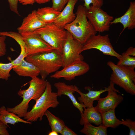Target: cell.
Listing matches in <instances>:
<instances>
[{
	"label": "cell",
	"instance_id": "obj_1",
	"mask_svg": "<svg viewBox=\"0 0 135 135\" xmlns=\"http://www.w3.org/2000/svg\"><path fill=\"white\" fill-rule=\"evenodd\" d=\"M47 81L37 77L32 78L29 86L26 89L20 90L18 94L22 98V102L12 108H7L6 110L13 112L20 118L24 117L28 112L29 103L30 100L36 101L44 93Z\"/></svg>",
	"mask_w": 135,
	"mask_h": 135
},
{
	"label": "cell",
	"instance_id": "obj_2",
	"mask_svg": "<svg viewBox=\"0 0 135 135\" xmlns=\"http://www.w3.org/2000/svg\"><path fill=\"white\" fill-rule=\"evenodd\" d=\"M87 10L83 6H78L74 20L63 27L82 44L91 36L96 35L97 32L90 22L87 20Z\"/></svg>",
	"mask_w": 135,
	"mask_h": 135
},
{
	"label": "cell",
	"instance_id": "obj_3",
	"mask_svg": "<svg viewBox=\"0 0 135 135\" xmlns=\"http://www.w3.org/2000/svg\"><path fill=\"white\" fill-rule=\"evenodd\" d=\"M24 59L38 68L41 78L44 80L50 74L58 71L63 65L61 54L56 50L27 56Z\"/></svg>",
	"mask_w": 135,
	"mask_h": 135
},
{
	"label": "cell",
	"instance_id": "obj_4",
	"mask_svg": "<svg viewBox=\"0 0 135 135\" xmlns=\"http://www.w3.org/2000/svg\"><path fill=\"white\" fill-rule=\"evenodd\" d=\"M58 97L56 92H52V86L47 81L44 93L36 101L35 104L30 110L28 112L24 119L32 122L37 121L38 119L42 121L45 112L48 108H55L59 104Z\"/></svg>",
	"mask_w": 135,
	"mask_h": 135
},
{
	"label": "cell",
	"instance_id": "obj_5",
	"mask_svg": "<svg viewBox=\"0 0 135 135\" xmlns=\"http://www.w3.org/2000/svg\"><path fill=\"white\" fill-rule=\"evenodd\" d=\"M107 64L113 71L110 78V81L123 88L128 93L134 95V68L118 66L111 61L108 62Z\"/></svg>",
	"mask_w": 135,
	"mask_h": 135
},
{
	"label": "cell",
	"instance_id": "obj_6",
	"mask_svg": "<svg viewBox=\"0 0 135 135\" xmlns=\"http://www.w3.org/2000/svg\"><path fill=\"white\" fill-rule=\"evenodd\" d=\"M34 32L39 34L42 38L55 50L62 54L67 31L54 23L46 24Z\"/></svg>",
	"mask_w": 135,
	"mask_h": 135
},
{
	"label": "cell",
	"instance_id": "obj_7",
	"mask_svg": "<svg viewBox=\"0 0 135 135\" xmlns=\"http://www.w3.org/2000/svg\"><path fill=\"white\" fill-rule=\"evenodd\" d=\"M83 45L67 31L66 38L63 46L61 54L63 68L76 60H83L84 57L80 54Z\"/></svg>",
	"mask_w": 135,
	"mask_h": 135
},
{
	"label": "cell",
	"instance_id": "obj_8",
	"mask_svg": "<svg viewBox=\"0 0 135 135\" xmlns=\"http://www.w3.org/2000/svg\"><path fill=\"white\" fill-rule=\"evenodd\" d=\"M92 49L98 50L104 54L114 56L118 60L121 56L114 50L108 34L103 36L99 34L91 36L83 44L80 52Z\"/></svg>",
	"mask_w": 135,
	"mask_h": 135
},
{
	"label": "cell",
	"instance_id": "obj_9",
	"mask_svg": "<svg viewBox=\"0 0 135 135\" xmlns=\"http://www.w3.org/2000/svg\"><path fill=\"white\" fill-rule=\"evenodd\" d=\"M86 16L95 30L99 32L108 31L113 17L108 14L101 8L90 6L87 10Z\"/></svg>",
	"mask_w": 135,
	"mask_h": 135
},
{
	"label": "cell",
	"instance_id": "obj_10",
	"mask_svg": "<svg viewBox=\"0 0 135 135\" xmlns=\"http://www.w3.org/2000/svg\"><path fill=\"white\" fill-rule=\"evenodd\" d=\"M61 70H58L50 76L56 79L63 78L67 80H74L77 76L83 75L89 70V65L82 60H78L63 68Z\"/></svg>",
	"mask_w": 135,
	"mask_h": 135
},
{
	"label": "cell",
	"instance_id": "obj_11",
	"mask_svg": "<svg viewBox=\"0 0 135 135\" xmlns=\"http://www.w3.org/2000/svg\"><path fill=\"white\" fill-rule=\"evenodd\" d=\"M21 34L26 45L27 56L50 52L55 50L38 34L33 32Z\"/></svg>",
	"mask_w": 135,
	"mask_h": 135
},
{
	"label": "cell",
	"instance_id": "obj_12",
	"mask_svg": "<svg viewBox=\"0 0 135 135\" xmlns=\"http://www.w3.org/2000/svg\"><path fill=\"white\" fill-rule=\"evenodd\" d=\"M108 95L104 98H100L98 100L97 105L94 107L95 110L100 113L115 109L123 101L124 98L117 92L120 93L115 88L109 90Z\"/></svg>",
	"mask_w": 135,
	"mask_h": 135
},
{
	"label": "cell",
	"instance_id": "obj_13",
	"mask_svg": "<svg viewBox=\"0 0 135 135\" xmlns=\"http://www.w3.org/2000/svg\"><path fill=\"white\" fill-rule=\"evenodd\" d=\"M114 84L110 81V85L107 87H105L104 89H101L98 90H91L90 88L88 86L86 87V89L88 90L86 93L82 92L76 86L75 91L80 94V96L78 98V99L80 103L82 104L84 108L93 106V104L94 100H98L100 98V96L102 93L108 91L109 90L114 89Z\"/></svg>",
	"mask_w": 135,
	"mask_h": 135
},
{
	"label": "cell",
	"instance_id": "obj_14",
	"mask_svg": "<svg viewBox=\"0 0 135 135\" xmlns=\"http://www.w3.org/2000/svg\"><path fill=\"white\" fill-rule=\"evenodd\" d=\"M46 24L38 16L36 10H34L23 19L21 25L17 30L21 34L32 32Z\"/></svg>",
	"mask_w": 135,
	"mask_h": 135
},
{
	"label": "cell",
	"instance_id": "obj_15",
	"mask_svg": "<svg viewBox=\"0 0 135 135\" xmlns=\"http://www.w3.org/2000/svg\"><path fill=\"white\" fill-rule=\"evenodd\" d=\"M78 0H68L66 6L61 12L54 23L62 28L66 24L72 22L76 17V13H74V6Z\"/></svg>",
	"mask_w": 135,
	"mask_h": 135
},
{
	"label": "cell",
	"instance_id": "obj_16",
	"mask_svg": "<svg viewBox=\"0 0 135 135\" xmlns=\"http://www.w3.org/2000/svg\"><path fill=\"white\" fill-rule=\"evenodd\" d=\"M54 85L57 90L58 96H61L63 95L68 96L74 106L78 110L80 114H82L84 110V106L78 102L73 94L76 92L75 85H68L64 82H56Z\"/></svg>",
	"mask_w": 135,
	"mask_h": 135
},
{
	"label": "cell",
	"instance_id": "obj_17",
	"mask_svg": "<svg viewBox=\"0 0 135 135\" xmlns=\"http://www.w3.org/2000/svg\"><path fill=\"white\" fill-rule=\"evenodd\" d=\"M120 23L123 26V28L120 34L126 28L132 30L135 28V2H131L129 7L124 14L121 17L116 18L110 23Z\"/></svg>",
	"mask_w": 135,
	"mask_h": 135
},
{
	"label": "cell",
	"instance_id": "obj_18",
	"mask_svg": "<svg viewBox=\"0 0 135 135\" xmlns=\"http://www.w3.org/2000/svg\"><path fill=\"white\" fill-rule=\"evenodd\" d=\"M12 69L20 76L30 77L32 78L37 77L40 74L38 69L35 66L24 59L18 66Z\"/></svg>",
	"mask_w": 135,
	"mask_h": 135
},
{
	"label": "cell",
	"instance_id": "obj_19",
	"mask_svg": "<svg viewBox=\"0 0 135 135\" xmlns=\"http://www.w3.org/2000/svg\"><path fill=\"white\" fill-rule=\"evenodd\" d=\"M83 113L80 114V123L83 125L86 122L94 124L98 126L102 124V117L100 112L96 111L94 106L84 108Z\"/></svg>",
	"mask_w": 135,
	"mask_h": 135
},
{
	"label": "cell",
	"instance_id": "obj_20",
	"mask_svg": "<svg viewBox=\"0 0 135 135\" xmlns=\"http://www.w3.org/2000/svg\"><path fill=\"white\" fill-rule=\"evenodd\" d=\"M61 12L50 7L39 8L36 10L38 16L46 24L54 23Z\"/></svg>",
	"mask_w": 135,
	"mask_h": 135
},
{
	"label": "cell",
	"instance_id": "obj_21",
	"mask_svg": "<svg viewBox=\"0 0 135 135\" xmlns=\"http://www.w3.org/2000/svg\"><path fill=\"white\" fill-rule=\"evenodd\" d=\"M0 121L8 125V124L14 125L18 122L32 124V122L22 119L16 114L8 111L4 106L0 108Z\"/></svg>",
	"mask_w": 135,
	"mask_h": 135
},
{
	"label": "cell",
	"instance_id": "obj_22",
	"mask_svg": "<svg viewBox=\"0 0 135 135\" xmlns=\"http://www.w3.org/2000/svg\"><path fill=\"white\" fill-rule=\"evenodd\" d=\"M115 109L100 113L102 119V125L108 128H115L122 124V121L117 119L115 112Z\"/></svg>",
	"mask_w": 135,
	"mask_h": 135
},
{
	"label": "cell",
	"instance_id": "obj_23",
	"mask_svg": "<svg viewBox=\"0 0 135 135\" xmlns=\"http://www.w3.org/2000/svg\"><path fill=\"white\" fill-rule=\"evenodd\" d=\"M44 115L46 116L48 119L52 131L60 133L63 128L66 126L64 122L48 110L45 112Z\"/></svg>",
	"mask_w": 135,
	"mask_h": 135
},
{
	"label": "cell",
	"instance_id": "obj_24",
	"mask_svg": "<svg viewBox=\"0 0 135 135\" xmlns=\"http://www.w3.org/2000/svg\"><path fill=\"white\" fill-rule=\"evenodd\" d=\"M80 132L86 135H106L107 128L102 124L97 126H94L90 123L86 122Z\"/></svg>",
	"mask_w": 135,
	"mask_h": 135
},
{
	"label": "cell",
	"instance_id": "obj_25",
	"mask_svg": "<svg viewBox=\"0 0 135 135\" xmlns=\"http://www.w3.org/2000/svg\"><path fill=\"white\" fill-rule=\"evenodd\" d=\"M0 34L1 36H8L14 39L20 46L21 50H25L27 53L26 45L21 34L12 31H4L0 32Z\"/></svg>",
	"mask_w": 135,
	"mask_h": 135
},
{
	"label": "cell",
	"instance_id": "obj_26",
	"mask_svg": "<svg viewBox=\"0 0 135 135\" xmlns=\"http://www.w3.org/2000/svg\"><path fill=\"white\" fill-rule=\"evenodd\" d=\"M116 65L135 68V57L129 56L124 52L122 53Z\"/></svg>",
	"mask_w": 135,
	"mask_h": 135
},
{
	"label": "cell",
	"instance_id": "obj_27",
	"mask_svg": "<svg viewBox=\"0 0 135 135\" xmlns=\"http://www.w3.org/2000/svg\"><path fill=\"white\" fill-rule=\"evenodd\" d=\"M13 68L11 62L7 63H0V79L7 81L10 76V72Z\"/></svg>",
	"mask_w": 135,
	"mask_h": 135
},
{
	"label": "cell",
	"instance_id": "obj_28",
	"mask_svg": "<svg viewBox=\"0 0 135 135\" xmlns=\"http://www.w3.org/2000/svg\"><path fill=\"white\" fill-rule=\"evenodd\" d=\"M68 0H52V7L56 10L61 12Z\"/></svg>",
	"mask_w": 135,
	"mask_h": 135
},
{
	"label": "cell",
	"instance_id": "obj_29",
	"mask_svg": "<svg viewBox=\"0 0 135 135\" xmlns=\"http://www.w3.org/2000/svg\"><path fill=\"white\" fill-rule=\"evenodd\" d=\"M122 124L128 127L130 130L129 135L135 134V121H133L130 119H126L121 121Z\"/></svg>",
	"mask_w": 135,
	"mask_h": 135
},
{
	"label": "cell",
	"instance_id": "obj_30",
	"mask_svg": "<svg viewBox=\"0 0 135 135\" xmlns=\"http://www.w3.org/2000/svg\"><path fill=\"white\" fill-rule=\"evenodd\" d=\"M84 6L87 10L89 8L91 4L92 6H97L100 8L102 6L103 1L102 0H84Z\"/></svg>",
	"mask_w": 135,
	"mask_h": 135
},
{
	"label": "cell",
	"instance_id": "obj_31",
	"mask_svg": "<svg viewBox=\"0 0 135 135\" xmlns=\"http://www.w3.org/2000/svg\"><path fill=\"white\" fill-rule=\"evenodd\" d=\"M6 37V36H1L0 34V57L5 55L6 54V48L5 42Z\"/></svg>",
	"mask_w": 135,
	"mask_h": 135
},
{
	"label": "cell",
	"instance_id": "obj_32",
	"mask_svg": "<svg viewBox=\"0 0 135 135\" xmlns=\"http://www.w3.org/2000/svg\"><path fill=\"white\" fill-rule=\"evenodd\" d=\"M7 0L9 4L10 10L18 15L20 16L18 10V4L19 0Z\"/></svg>",
	"mask_w": 135,
	"mask_h": 135
},
{
	"label": "cell",
	"instance_id": "obj_33",
	"mask_svg": "<svg viewBox=\"0 0 135 135\" xmlns=\"http://www.w3.org/2000/svg\"><path fill=\"white\" fill-rule=\"evenodd\" d=\"M8 127V125L0 121V135H9V134L7 129Z\"/></svg>",
	"mask_w": 135,
	"mask_h": 135
},
{
	"label": "cell",
	"instance_id": "obj_34",
	"mask_svg": "<svg viewBox=\"0 0 135 135\" xmlns=\"http://www.w3.org/2000/svg\"><path fill=\"white\" fill-rule=\"evenodd\" d=\"M62 135H77L74 132L66 126L63 128L60 133Z\"/></svg>",
	"mask_w": 135,
	"mask_h": 135
},
{
	"label": "cell",
	"instance_id": "obj_35",
	"mask_svg": "<svg viewBox=\"0 0 135 135\" xmlns=\"http://www.w3.org/2000/svg\"><path fill=\"white\" fill-rule=\"evenodd\" d=\"M125 52L129 56H135V48L132 46L128 48Z\"/></svg>",
	"mask_w": 135,
	"mask_h": 135
},
{
	"label": "cell",
	"instance_id": "obj_36",
	"mask_svg": "<svg viewBox=\"0 0 135 135\" xmlns=\"http://www.w3.org/2000/svg\"><path fill=\"white\" fill-rule=\"evenodd\" d=\"M18 2L23 5H33L35 2L34 0H19Z\"/></svg>",
	"mask_w": 135,
	"mask_h": 135
},
{
	"label": "cell",
	"instance_id": "obj_37",
	"mask_svg": "<svg viewBox=\"0 0 135 135\" xmlns=\"http://www.w3.org/2000/svg\"><path fill=\"white\" fill-rule=\"evenodd\" d=\"M35 2L41 4L45 3L50 2V0H34Z\"/></svg>",
	"mask_w": 135,
	"mask_h": 135
},
{
	"label": "cell",
	"instance_id": "obj_38",
	"mask_svg": "<svg viewBox=\"0 0 135 135\" xmlns=\"http://www.w3.org/2000/svg\"><path fill=\"white\" fill-rule=\"evenodd\" d=\"M48 135H58V133L57 132L54 131H52L48 134Z\"/></svg>",
	"mask_w": 135,
	"mask_h": 135
},
{
	"label": "cell",
	"instance_id": "obj_39",
	"mask_svg": "<svg viewBox=\"0 0 135 135\" xmlns=\"http://www.w3.org/2000/svg\"></svg>",
	"mask_w": 135,
	"mask_h": 135
}]
</instances>
